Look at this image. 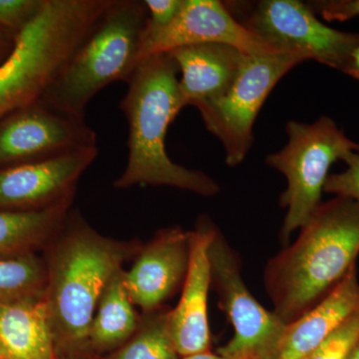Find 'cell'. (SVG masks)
Here are the masks:
<instances>
[{
	"instance_id": "cell-1",
	"label": "cell",
	"mask_w": 359,
	"mask_h": 359,
	"mask_svg": "<svg viewBox=\"0 0 359 359\" xmlns=\"http://www.w3.org/2000/svg\"><path fill=\"white\" fill-rule=\"evenodd\" d=\"M359 202L335 197L321 203L287 245L266 264L264 282L273 313L285 325L313 309L355 266Z\"/></svg>"
},
{
	"instance_id": "cell-2",
	"label": "cell",
	"mask_w": 359,
	"mask_h": 359,
	"mask_svg": "<svg viewBox=\"0 0 359 359\" xmlns=\"http://www.w3.org/2000/svg\"><path fill=\"white\" fill-rule=\"evenodd\" d=\"M178 72L169 54H158L142 61L127 82L128 90L120 109L128 121V159L114 182L116 189L168 186L203 197L219 193V186L211 177L176 164L168 155V128L186 107Z\"/></svg>"
},
{
	"instance_id": "cell-3",
	"label": "cell",
	"mask_w": 359,
	"mask_h": 359,
	"mask_svg": "<svg viewBox=\"0 0 359 359\" xmlns=\"http://www.w3.org/2000/svg\"><path fill=\"white\" fill-rule=\"evenodd\" d=\"M56 238L47 264L45 299L56 348H80L89 346L106 285L140 247L103 237L71 211Z\"/></svg>"
},
{
	"instance_id": "cell-4",
	"label": "cell",
	"mask_w": 359,
	"mask_h": 359,
	"mask_svg": "<svg viewBox=\"0 0 359 359\" xmlns=\"http://www.w3.org/2000/svg\"><path fill=\"white\" fill-rule=\"evenodd\" d=\"M113 0H45L0 62V119L39 102Z\"/></svg>"
},
{
	"instance_id": "cell-5",
	"label": "cell",
	"mask_w": 359,
	"mask_h": 359,
	"mask_svg": "<svg viewBox=\"0 0 359 359\" xmlns=\"http://www.w3.org/2000/svg\"><path fill=\"white\" fill-rule=\"evenodd\" d=\"M147 18L144 1L113 0L39 102L84 117L85 108L100 90L113 82H128L140 65Z\"/></svg>"
},
{
	"instance_id": "cell-6",
	"label": "cell",
	"mask_w": 359,
	"mask_h": 359,
	"mask_svg": "<svg viewBox=\"0 0 359 359\" xmlns=\"http://www.w3.org/2000/svg\"><path fill=\"white\" fill-rule=\"evenodd\" d=\"M287 145L268 156L266 163L287 179L280 205L287 209L280 240L289 243L320 207L321 194L330 167L351 152L359 153V144L344 134L332 118L323 116L313 123L290 121Z\"/></svg>"
},
{
	"instance_id": "cell-7",
	"label": "cell",
	"mask_w": 359,
	"mask_h": 359,
	"mask_svg": "<svg viewBox=\"0 0 359 359\" xmlns=\"http://www.w3.org/2000/svg\"><path fill=\"white\" fill-rule=\"evenodd\" d=\"M306 59L285 52L245 56L230 90L217 100L195 106L208 131L219 139L230 167L240 165L254 141L252 127L271 90L290 70Z\"/></svg>"
},
{
	"instance_id": "cell-8",
	"label": "cell",
	"mask_w": 359,
	"mask_h": 359,
	"mask_svg": "<svg viewBox=\"0 0 359 359\" xmlns=\"http://www.w3.org/2000/svg\"><path fill=\"white\" fill-rule=\"evenodd\" d=\"M209 256L212 285L235 330L230 342L219 349V355L226 359H271L287 325L250 294L241 273L238 257L219 230L210 245Z\"/></svg>"
},
{
	"instance_id": "cell-9",
	"label": "cell",
	"mask_w": 359,
	"mask_h": 359,
	"mask_svg": "<svg viewBox=\"0 0 359 359\" xmlns=\"http://www.w3.org/2000/svg\"><path fill=\"white\" fill-rule=\"evenodd\" d=\"M240 22L276 50L316 60L341 72L359 45V33L325 25L311 6L297 0L259 1Z\"/></svg>"
},
{
	"instance_id": "cell-10",
	"label": "cell",
	"mask_w": 359,
	"mask_h": 359,
	"mask_svg": "<svg viewBox=\"0 0 359 359\" xmlns=\"http://www.w3.org/2000/svg\"><path fill=\"white\" fill-rule=\"evenodd\" d=\"M97 147V135L84 117L39 102L0 119V168Z\"/></svg>"
},
{
	"instance_id": "cell-11",
	"label": "cell",
	"mask_w": 359,
	"mask_h": 359,
	"mask_svg": "<svg viewBox=\"0 0 359 359\" xmlns=\"http://www.w3.org/2000/svg\"><path fill=\"white\" fill-rule=\"evenodd\" d=\"M97 156L98 148H85L0 168V210L32 211L72 202Z\"/></svg>"
},
{
	"instance_id": "cell-12",
	"label": "cell",
	"mask_w": 359,
	"mask_h": 359,
	"mask_svg": "<svg viewBox=\"0 0 359 359\" xmlns=\"http://www.w3.org/2000/svg\"><path fill=\"white\" fill-rule=\"evenodd\" d=\"M210 43L230 45L250 55L280 52L236 20L223 2L184 0L171 25L144 39L140 63L151 56L169 53L181 47Z\"/></svg>"
},
{
	"instance_id": "cell-13",
	"label": "cell",
	"mask_w": 359,
	"mask_h": 359,
	"mask_svg": "<svg viewBox=\"0 0 359 359\" xmlns=\"http://www.w3.org/2000/svg\"><path fill=\"white\" fill-rule=\"evenodd\" d=\"M218 229L202 218L191 231V254L181 299L168 313V328L177 353L182 358L210 351L211 330L208 297L212 285L209 250Z\"/></svg>"
},
{
	"instance_id": "cell-14",
	"label": "cell",
	"mask_w": 359,
	"mask_h": 359,
	"mask_svg": "<svg viewBox=\"0 0 359 359\" xmlns=\"http://www.w3.org/2000/svg\"><path fill=\"white\" fill-rule=\"evenodd\" d=\"M191 254V231L164 229L139 252L125 283L130 299L150 313L161 309L185 280Z\"/></svg>"
},
{
	"instance_id": "cell-15",
	"label": "cell",
	"mask_w": 359,
	"mask_h": 359,
	"mask_svg": "<svg viewBox=\"0 0 359 359\" xmlns=\"http://www.w3.org/2000/svg\"><path fill=\"white\" fill-rule=\"evenodd\" d=\"M168 54L181 73L179 88L186 107L224 96L248 55L236 47L219 43L181 47Z\"/></svg>"
},
{
	"instance_id": "cell-16",
	"label": "cell",
	"mask_w": 359,
	"mask_h": 359,
	"mask_svg": "<svg viewBox=\"0 0 359 359\" xmlns=\"http://www.w3.org/2000/svg\"><path fill=\"white\" fill-rule=\"evenodd\" d=\"M359 311L356 266L320 302L285 328L271 359H306L327 337Z\"/></svg>"
},
{
	"instance_id": "cell-17",
	"label": "cell",
	"mask_w": 359,
	"mask_h": 359,
	"mask_svg": "<svg viewBox=\"0 0 359 359\" xmlns=\"http://www.w3.org/2000/svg\"><path fill=\"white\" fill-rule=\"evenodd\" d=\"M0 359H59L45 295L0 304Z\"/></svg>"
},
{
	"instance_id": "cell-18",
	"label": "cell",
	"mask_w": 359,
	"mask_h": 359,
	"mask_svg": "<svg viewBox=\"0 0 359 359\" xmlns=\"http://www.w3.org/2000/svg\"><path fill=\"white\" fill-rule=\"evenodd\" d=\"M72 202L42 210H0V257L32 252L55 237L62 228Z\"/></svg>"
},
{
	"instance_id": "cell-19",
	"label": "cell",
	"mask_w": 359,
	"mask_h": 359,
	"mask_svg": "<svg viewBox=\"0 0 359 359\" xmlns=\"http://www.w3.org/2000/svg\"><path fill=\"white\" fill-rule=\"evenodd\" d=\"M140 320L130 299L125 271H118L106 285L94 314L89 332V346L103 351L126 344L135 334Z\"/></svg>"
},
{
	"instance_id": "cell-20",
	"label": "cell",
	"mask_w": 359,
	"mask_h": 359,
	"mask_svg": "<svg viewBox=\"0 0 359 359\" xmlns=\"http://www.w3.org/2000/svg\"><path fill=\"white\" fill-rule=\"evenodd\" d=\"M47 264L33 252L0 257V304L43 297Z\"/></svg>"
},
{
	"instance_id": "cell-21",
	"label": "cell",
	"mask_w": 359,
	"mask_h": 359,
	"mask_svg": "<svg viewBox=\"0 0 359 359\" xmlns=\"http://www.w3.org/2000/svg\"><path fill=\"white\" fill-rule=\"evenodd\" d=\"M168 313L158 309L140 320L133 337L110 359H178L168 328Z\"/></svg>"
},
{
	"instance_id": "cell-22",
	"label": "cell",
	"mask_w": 359,
	"mask_h": 359,
	"mask_svg": "<svg viewBox=\"0 0 359 359\" xmlns=\"http://www.w3.org/2000/svg\"><path fill=\"white\" fill-rule=\"evenodd\" d=\"M359 341V311L344 321L306 359H348Z\"/></svg>"
},
{
	"instance_id": "cell-23",
	"label": "cell",
	"mask_w": 359,
	"mask_h": 359,
	"mask_svg": "<svg viewBox=\"0 0 359 359\" xmlns=\"http://www.w3.org/2000/svg\"><path fill=\"white\" fill-rule=\"evenodd\" d=\"M45 0H0V27L15 36L36 18Z\"/></svg>"
},
{
	"instance_id": "cell-24",
	"label": "cell",
	"mask_w": 359,
	"mask_h": 359,
	"mask_svg": "<svg viewBox=\"0 0 359 359\" xmlns=\"http://www.w3.org/2000/svg\"><path fill=\"white\" fill-rule=\"evenodd\" d=\"M342 161L346 162V169L341 173L330 175L323 192L359 202V153H348Z\"/></svg>"
},
{
	"instance_id": "cell-25",
	"label": "cell",
	"mask_w": 359,
	"mask_h": 359,
	"mask_svg": "<svg viewBox=\"0 0 359 359\" xmlns=\"http://www.w3.org/2000/svg\"><path fill=\"white\" fill-rule=\"evenodd\" d=\"M183 4L184 0H145L144 4L147 8L148 18L144 39L152 36L171 25Z\"/></svg>"
},
{
	"instance_id": "cell-26",
	"label": "cell",
	"mask_w": 359,
	"mask_h": 359,
	"mask_svg": "<svg viewBox=\"0 0 359 359\" xmlns=\"http://www.w3.org/2000/svg\"><path fill=\"white\" fill-rule=\"evenodd\" d=\"M328 21H347L359 15V0H325L309 6Z\"/></svg>"
},
{
	"instance_id": "cell-27",
	"label": "cell",
	"mask_w": 359,
	"mask_h": 359,
	"mask_svg": "<svg viewBox=\"0 0 359 359\" xmlns=\"http://www.w3.org/2000/svg\"><path fill=\"white\" fill-rule=\"evenodd\" d=\"M14 40L15 36L13 34L0 27V62L7 57L13 49Z\"/></svg>"
},
{
	"instance_id": "cell-28",
	"label": "cell",
	"mask_w": 359,
	"mask_h": 359,
	"mask_svg": "<svg viewBox=\"0 0 359 359\" xmlns=\"http://www.w3.org/2000/svg\"><path fill=\"white\" fill-rule=\"evenodd\" d=\"M344 73L359 80V45L351 52Z\"/></svg>"
},
{
	"instance_id": "cell-29",
	"label": "cell",
	"mask_w": 359,
	"mask_h": 359,
	"mask_svg": "<svg viewBox=\"0 0 359 359\" xmlns=\"http://www.w3.org/2000/svg\"><path fill=\"white\" fill-rule=\"evenodd\" d=\"M182 359H226L222 358L219 354L212 353L211 351H205V353L195 354V355L187 356Z\"/></svg>"
},
{
	"instance_id": "cell-30",
	"label": "cell",
	"mask_w": 359,
	"mask_h": 359,
	"mask_svg": "<svg viewBox=\"0 0 359 359\" xmlns=\"http://www.w3.org/2000/svg\"><path fill=\"white\" fill-rule=\"evenodd\" d=\"M348 359H359V341L358 344H356L355 347H354L353 351H351Z\"/></svg>"
}]
</instances>
